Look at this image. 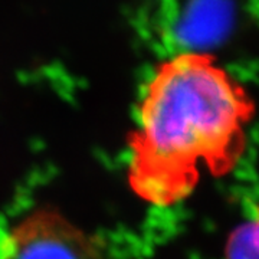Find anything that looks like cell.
<instances>
[{
	"label": "cell",
	"mask_w": 259,
	"mask_h": 259,
	"mask_svg": "<svg viewBox=\"0 0 259 259\" xmlns=\"http://www.w3.org/2000/svg\"><path fill=\"white\" fill-rule=\"evenodd\" d=\"M256 105L238 78L203 51L160 61L143 83L130 133L125 176L153 207L190 197L204 175L232 173L246 153Z\"/></svg>",
	"instance_id": "6da1fadb"
},
{
	"label": "cell",
	"mask_w": 259,
	"mask_h": 259,
	"mask_svg": "<svg viewBox=\"0 0 259 259\" xmlns=\"http://www.w3.org/2000/svg\"><path fill=\"white\" fill-rule=\"evenodd\" d=\"M0 259H105L101 242L61 212L39 207L0 239Z\"/></svg>",
	"instance_id": "7a4b0ae2"
},
{
	"label": "cell",
	"mask_w": 259,
	"mask_h": 259,
	"mask_svg": "<svg viewBox=\"0 0 259 259\" xmlns=\"http://www.w3.org/2000/svg\"><path fill=\"white\" fill-rule=\"evenodd\" d=\"M223 259H259V199L243 206L226 236Z\"/></svg>",
	"instance_id": "3957f363"
}]
</instances>
